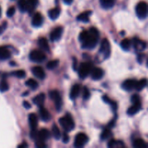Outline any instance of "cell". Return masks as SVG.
Returning a JSON list of instances; mask_svg holds the SVG:
<instances>
[{"mask_svg": "<svg viewBox=\"0 0 148 148\" xmlns=\"http://www.w3.org/2000/svg\"><path fill=\"white\" fill-rule=\"evenodd\" d=\"M52 134H53V136L54 137L55 139H56V140H59V139H60V130H59V128L57 127V125H56V124H53V127H52Z\"/></svg>", "mask_w": 148, "mask_h": 148, "instance_id": "cell-34", "label": "cell"}, {"mask_svg": "<svg viewBox=\"0 0 148 148\" xmlns=\"http://www.w3.org/2000/svg\"><path fill=\"white\" fill-rule=\"evenodd\" d=\"M88 137L87 134L85 133H79L76 135L75 139V143H74V145L75 147H82L88 143Z\"/></svg>", "mask_w": 148, "mask_h": 148, "instance_id": "cell-8", "label": "cell"}, {"mask_svg": "<svg viewBox=\"0 0 148 148\" xmlns=\"http://www.w3.org/2000/svg\"><path fill=\"white\" fill-rule=\"evenodd\" d=\"M39 114H40V116L41 119L44 121H48L51 119V114L49 112L46 108L43 107V106H40V109H39Z\"/></svg>", "mask_w": 148, "mask_h": 148, "instance_id": "cell-18", "label": "cell"}, {"mask_svg": "<svg viewBox=\"0 0 148 148\" xmlns=\"http://www.w3.org/2000/svg\"><path fill=\"white\" fill-rule=\"evenodd\" d=\"M43 19L42 14L40 12L35 13L32 19V25L34 27H40L43 24Z\"/></svg>", "mask_w": 148, "mask_h": 148, "instance_id": "cell-14", "label": "cell"}, {"mask_svg": "<svg viewBox=\"0 0 148 148\" xmlns=\"http://www.w3.org/2000/svg\"><path fill=\"white\" fill-rule=\"evenodd\" d=\"M27 147V145L25 143H23V144L17 146V147L19 148H25V147Z\"/></svg>", "mask_w": 148, "mask_h": 148, "instance_id": "cell-46", "label": "cell"}, {"mask_svg": "<svg viewBox=\"0 0 148 148\" xmlns=\"http://www.w3.org/2000/svg\"><path fill=\"white\" fill-rule=\"evenodd\" d=\"M112 135V133H111V130H110V128H106L105 129V130L103 131L102 134H101V140H108V138H110V137Z\"/></svg>", "mask_w": 148, "mask_h": 148, "instance_id": "cell-35", "label": "cell"}, {"mask_svg": "<svg viewBox=\"0 0 148 148\" xmlns=\"http://www.w3.org/2000/svg\"><path fill=\"white\" fill-rule=\"evenodd\" d=\"M63 33V27L59 26L56 27L51 31L50 34V39L51 41H56L61 38Z\"/></svg>", "mask_w": 148, "mask_h": 148, "instance_id": "cell-9", "label": "cell"}, {"mask_svg": "<svg viewBox=\"0 0 148 148\" xmlns=\"http://www.w3.org/2000/svg\"><path fill=\"white\" fill-rule=\"evenodd\" d=\"M49 97H50L51 99L54 103L56 109L58 111H60L62 109V99L59 91L56 90H53L50 91L49 92Z\"/></svg>", "mask_w": 148, "mask_h": 148, "instance_id": "cell-4", "label": "cell"}, {"mask_svg": "<svg viewBox=\"0 0 148 148\" xmlns=\"http://www.w3.org/2000/svg\"><path fill=\"white\" fill-rule=\"evenodd\" d=\"M46 54L41 50L36 49V50H33V51L30 52V59L33 62L40 63V62H43V61L46 60Z\"/></svg>", "mask_w": 148, "mask_h": 148, "instance_id": "cell-5", "label": "cell"}, {"mask_svg": "<svg viewBox=\"0 0 148 148\" xmlns=\"http://www.w3.org/2000/svg\"><path fill=\"white\" fill-rule=\"evenodd\" d=\"M103 101L105 103L109 104V105L112 107L113 110L116 111V110L117 109V103L115 102V101H112V100H111L108 95H104V96L103 97Z\"/></svg>", "mask_w": 148, "mask_h": 148, "instance_id": "cell-31", "label": "cell"}, {"mask_svg": "<svg viewBox=\"0 0 148 148\" xmlns=\"http://www.w3.org/2000/svg\"><path fill=\"white\" fill-rule=\"evenodd\" d=\"M64 2L65 3V4H72V1H73V0H63Z\"/></svg>", "mask_w": 148, "mask_h": 148, "instance_id": "cell-48", "label": "cell"}, {"mask_svg": "<svg viewBox=\"0 0 148 148\" xmlns=\"http://www.w3.org/2000/svg\"><path fill=\"white\" fill-rule=\"evenodd\" d=\"M99 50V52L103 55L105 59L109 57L110 54H111V45H110V43L108 39H103L102 41H101V47H100Z\"/></svg>", "mask_w": 148, "mask_h": 148, "instance_id": "cell-7", "label": "cell"}, {"mask_svg": "<svg viewBox=\"0 0 148 148\" xmlns=\"http://www.w3.org/2000/svg\"><path fill=\"white\" fill-rule=\"evenodd\" d=\"M25 85L32 90L37 89L38 87V82L36 79H33V78H30V79H27L25 82Z\"/></svg>", "mask_w": 148, "mask_h": 148, "instance_id": "cell-28", "label": "cell"}, {"mask_svg": "<svg viewBox=\"0 0 148 148\" xmlns=\"http://www.w3.org/2000/svg\"><path fill=\"white\" fill-rule=\"evenodd\" d=\"M38 45L40 49L44 51H49V44L48 40L46 38H40L38 40Z\"/></svg>", "mask_w": 148, "mask_h": 148, "instance_id": "cell-23", "label": "cell"}, {"mask_svg": "<svg viewBox=\"0 0 148 148\" xmlns=\"http://www.w3.org/2000/svg\"><path fill=\"white\" fill-rule=\"evenodd\" d=\"M2 30H3V28L1 27H0V34H1V33H2Z\"/></svg>", "mask_w": 148, "mask_h": 148, "instance_id": "cell-49", "label": "cell"}, {"mask_svg": "<svg viewBox=\"0 0 148 148\" xmlns=\"http://www.w3.org/2000/svg\"><path fill=\"white\" fill-rule=\"evenodd\" d=\"M141 108L142 103H133V105L130 106L127 110V114L130 116L135 115L141 110Z\"/></svg>", "mask_w": 148, "mask_h": 148, "instance_id": "cell-17", "label": "cell"}, {"mask_svg": "<svg viewBox=\"0 0 148 148\" xmlns=\"http://www.w3.org/2000/svg\"><path fill=\"white\" fill-rule=\"evenodd\" d=\"M45 99H46V95H45L44 93L41 92V93L36 95V96L33 99V101L36 106L40 107V106H43Z\"/></svg>", "mask_w": 148, "mask_h": 148, "instance_id": "cell-19", "label": "cell"}, {"mask_svg": "<svg viewBox=\"0 0 148 148\" xmlns=\"http://www.w3.org/2000/svg\"><path fill=\"white\" fill-rule=\"evenodd\" d=\"M108 147L109 148H114V147H119L122 148L125 147L124 143L122 141H119V140H116L114 139H111L108 143Z\"/></svg>", "mask_w": 148, "mask_h": 148, "instance_id": "cell-24", "label": "cell"}, {"mask_svg": "<svg viewBox=\"0 0 148 148\" xmlns=\"http://www.w3.org/2000/svg\"><path fill=\"white\" fill-rule=\"evenodd\" d=\"M29 124L31 130H36L38 126V116L36 114H30L28 116Z\"/></svg>", "mask_w": 148, "mask_h": 148, "instance_id": "cell-16", "label": "cell"}, {"mask_svg": "<svg viewBox=\"0 0 148 148\" xmlns=\"http://www.w3.org/2000/svg\"><path fill=\"white\" fill-rule=\"evenodd\" d=\"M32 72L34 75L35 77L40 79H43L46 77V73L45 71L41 66H36L32 69Z\"/></svg>", "mask_w": 148, "mask_h": 148, "instance_id": "cell-13", "label": "cell"}, {"mask_svg": "<svg viewBox=\"0 0 148 148\" xmlns=\"http://www.w3.org/2000/svg\"><path fill=\"white\" fill-rule=\"evenodd\" d=\"M90 96V92L89 90L88 89L87 87H85L83 88V98L85 100H88Z\"/></svg>", "mask_w": 148, "mask_h": 148, "instance_id": "cell-42", "label": "cell"}, {"mask_svg": "<svg viewBox=\"0 0 148 148\" xmlns=\"http://www.w3.org/2000/svg\"><path fill=\"white\" fill-rule=\"evenodd\" d=\"M147 80L146 78H143V79H140V80L137 81V84H136L135 90L137 91H141L147 86Z\"/></svg>", "mask_w": 148, "mask_h": 148, "instance_id": "cell-27", "label": "cell"}, {"mask_svg": "<svg viewBox=\"0 0 148 148\" xmlns=\"http://www.w3.org/2000/svg\"><path fill=\"white\" fill-rule=\"evenodd\" d=\"M36 146L38 148L46 147V145L45 142L43 141V140H38V139L36 140Z\"/></svg>", "mask_w": 148, "mask_h": 148, "instance_id": "cell-40", "label": "cell"}, {"mask_svg": "<svg viewBox=\"0 0 148 148\" xmlns=\"http://www.w3.org/2000/svg\"><path fill=\"white\" fill-rule=\"evenodd\" d=\"M61 13V10L59 7H54L49 10V16L51 20H56L59 17V14Z\"/></svg>", "mask_w": 148, "mask_h": 148, "instance_id": "cell-25", "label": "cell"}, {"mask_svg": "<svg viewBox=\"0 0 148 148\" xmlns=\"http://www.w3.org/2000/svg\"><path fill=\"white\" fill-rule=\"evenodd\" d=\"M131 45L132 42L129 38L123 39L121 42V47L124 50H129V49H130V47H131Z\"/></svg>", "mask_w": 148, "mask_h": 148, "instance_id": "cell-32", "label": "cell"}, {"mask_svg": "<svg viewBox=\"0 0 148 148\" xmlns=\"http://www.w3.org/2000/svg\"><path fill=\"white\" fill-rule=\"evenodd\" d=\"M100 3L104 9L108 10L114 7L115 2H114V0H100Z\"/></svg>", "mask_w": 148, "mask_h": 148, "instance_id": "cell-29", "label": "cell"}, {"mask_svg": "<svg viewBox=\"0 0 148 148\" xmlns=\"http://www.w3.org/2000/svg\"><path fill=\"white\" fill-rule=\"evenodd\" d=\"M82 43V48L92 49L95 47L99 39V32L95 27H91L89 30H82L79 36Z\"/></svg>", "mask_w": 148, "mask_h": 148, "instance_id": "cell-1", "label": "cell"}, {"mask_svg": "<svg viewBox=\"0 0 148 148\" xmlns=\"http://www.w3.org/2000/svg\"><path fill=\"white\" fill-rule=\"evenodd\" d=\"M73 68L75 70L77 69V59L76 58H74V64H73Z\"/></svg>", "mask_w": 148, "mask_h": 148, "instance_id": "cell-47", "label": "cell"}, {"mask_svg": "<svg viewBox=\"0 0 148 148\" xmlns=\"http://www.w3.org/2000/svg\"><path fill=\"white\" fill-rule=\"evenodd\" d=\"M91 14H92V12L90 11V10L83 12L77 16V20L81 22H84V23H88V22H89L90 16Z\"/></svg>", "mask_w": 148, "mask_h": 148, "instance_id": "cell-20", "label": "cell"}, {"mask_svg": "<svg viewBox=\"0 0 148 148\" xmlns=\"http://www.w3.org/2000/svg\"><path fill=\"white\" fill-rule=\"evenodd\" d=\"M11 57V53L4 46H0V59L7 60Z\"/></svg>", "mask_w": 148, "mask_h": 148, "instance_id": "cell-21", "label": "cell"}, {"mask_svg": "<svg viewBox=\"0 0 148 148\" xmlns=\"http://www.w3.org/2000/svg\"><path fill=\"white\" fill-rule=\"evenodd\" d=\"M27 12L32 13L38 4V0H27Z\"/></svg>", "mask_w": 148, "mask_h": 148, "instance_id": "cell-30", "label": "cell"}, {"mask_svg": "<svg viewBox=\"0 0 148 148\" xmlns=\"http://www.w3.org/2000/svg\"><path fill=\"white\" fill-rule=\"evenodd\" d=\"M62 141H63L64 143H68L69 141V137L66 133H64L63 137H62Z\"/></svg>", "mask_w": 148, "mask_h": 148, "instance_id": "cell-43", "label": "cell"}, {"mask_svg": "<svg viewBox=\"0 0 148 148\" xmlns=\"http://www.w3.org/2000/svg\"><path fill=\"white\" fill-rule=\"evenodd\" d=\"M91 77L94 80H99L102 79L104 75V71L100 67H94L92 68L90 72Z\"/></svg>", "mask_w": 148, "mask_h": 148, "instance_id": "cell-10", "label": "cell"}, {"mask_svg": "<svg viewBox=\"0 0 148 148\" xmlns=\"http://www.w3.org/2000/svg\"><path fill=\"white\" fill-rule=\"evenodd\" d=\"M17 5H18V7L20 11L23 12L27 11V0H19Z\"/></svg>", "mask_w": 148, "mask_h": 148, "instance_id": "cell-33", "label": "cell"}, {"mask_svg": "<svg viewBox=\"0 0 148 148\" xmlns=\"http://www.w3.org/2000/svg\"><path fill=\"white\" fill-rule=\"evenodd\" d=\"M131 101L132 103H141V99H140V95L137 94H134L132 96Z\"/></svg>", "mask_w": 148, "mask_h": 148, "instance_id": "cell-39", "label": "cell"}, {"mask_svg": "<svg viewBox=\"0 0 148 148\" xmlns=\"http://www.w3.org/2000/svg\"><path fill=\"white\" fill-rule=\"evenodd\" d=\"M59 61L58 59H55V60H52L51 62H48V64H46V67L49 69H53L59 66Z\"/></svg>", "mask_w": 148, "mask_h": 148, "instance_id": "cell-36", "label": "cell"}, {"mask_svg": "<svg viewBox=\"0 0 148 148\" xmlns=\"http://www.w3.org/2000/svg\"><path fill=\"white\" fill-rule=\"evenodd\" d=\"M133 45L135 50L138 51H143L147 48V43L144 40H140L138 38H134L133 39Z\"/></svg>", "mask_w": 148, "mask_h": 148, "instance_id": "cell-11", "label": "cell"}, {"mask_svg": "<svg viewBox=\"0 0 148 148\" xmlns=\"http://www.w3.org/2000/svg\"><path fill=\"white\" fill-rule=\"evenodd\" d=\"M50 137V132L47 129H41L39 132L37 133V137L36 140L38 139V140H43V141H46Z\"/></svg>", "mask_w": 148, "mask_h": 148, "instance_id": "cell-15", "label": "cell"}, {"mask_svg": "<svg viewBox=\"0 0 148 148\" xmlns=\"http://www.w3.org/2000/svg\"><path fill=\"white\" fill-rule=\"evenodd\" d=\"M80 90H81L80 86H79L78 84H76V85H74V86L72 88V89H71L70 95H70L71 99L74 100L75 99V98H77L79 92H80Z\"/></svg>", "mask_w": 148, "mask_h": 148, "instance_id": "cell-22", "label": "cell"}, {"mask_svg": "<svg viewBox=\"0 0 148 148\" xmlns=\"http://www.w3.org/2000/svg\"><path fill=\"white\" fill-rule=\"evenodd\" d=\"M92 66L90 62H82L78 68V75L81 79H85L90 74Z\"/></svg>", "mask_w": 148, "mask_h": 148, "instance_id": "cell-3", "label": "cell"}, {"mask_svg": "<svg viewBox=\"0 0 148 148\" xmlns=\"http://www.w3.org/2000/svg\"><path fill=\"white\" fill-rule=\"evenodd\" d=\"M115 121H116L115 119H113L112 121H111V122H110L109 124H108V128H112V127H114V124H115Z\"/></svg>", "mask_w": 148, "mask_h": 148, "instance_id": "cell-45", "label": "cell"}, {"mask_svg": "<svg viewBox=\"0 0 148 148\" xmlns=\"http://www.w3.org/2000/svg\"><path fill=\"white\" fill-rule=\"evenodd\" d=\"M136 84H137L136 79H128L122 83V88L125 90L131 91L132 90H135Z\"/></svg>", "mask_w": 148, "mask_h": 148, "instance_id": "cell-12", "label": "cell"}, {"mask_svg": "<svg viewBox=\"0 0 148 148\" xmlns=\"http://www.w3.org/2000/svg\"><path fill=\"white\" fill-rule=\"evenodd\" d=\"M23 106L25 108H27V109H30V108H31V105L30 104V103L27 102V101H25L24 102H23Z\"/></svg>", "mask_w": 148, "mask_h": 148, "instance_id": "cell-44", "label": "cell"}, {"mask_svg": "<svg viewBox=\"0 0 148 148\" xmlns=\"http://www.w3.org/2000/svg\"><path fill=\"white\" fill-rule=\"evenodd\" d=\"M9 88H10V87H9L8 82L6 80L3 79V80L0 82V92H6V91L8 90Z\"/></svg>", "mask_w": 148, "mask_h": 148, "instance_id": "cell-38", "label": "cell"}, {"mask_svg": "<svg viewBox=\"0 0 148 148\" xmlns=\"http://www.w3.org/2000/svg\"><path fill=\"white\" fill-rule=\"evenodd\" d=\"M1 7H0V17H1Z\"/></svg>", "mask_w": 148, "mask_h": 148, "instance_id": "cell-50", "label": "cell"}, {"mask_svg": "<svg viewBox=\"0 0 148 148\" xmlns=\"http://www.w3.org/2000/svg\"><path fill=\"white\" fill-rule=\"evenodd\" d=\"M136 14L140 19L146 18L147 15V4L146 1H140L136 7Z\"/></svg>", "mask_w": 148, "mask_h": 148, "instance_id": "cell-6", "label": "cell"}, {"mask_svg": "<svg viewBox=\"0 0 148 148\" xmlns=\"http://www.w3.org/2000/svg\"><path fill=\"white\" fill-rule=\"evenodd\" d=\"M59 122L66 132H69L75 129V121L69 114H66L64 116L59 119Z\"/></svg>", "mask_w": 148, "mask_h": 148, "instance_id": "cell-2", "label": "cell"}, {"mask_svg": "<svg viewBox=\"0 0 148 148\" xmlns=\"http://www.w3.org/2000/svg\"><path fill=\"white\" fill-rule=\"evenodd\" d=\"M133 147L134 148H147V145L144 140L138 138L133 142Z\"/></svg>", "mask_w": 148, "mask_h": 148, "instance_id": "cell-26", "label": "cell"}, {"mask_svg": "<svg viewBox=\"0 0 148 148\" xmlns=\"http://www.w3.org/2000/svg\"><path fill=\"white\" fill-rule=\"evenodd\" d=\"M12 75L15 76L16 77L20 78V79L25 77L26 76L25 72L24 70H23V69H19V70L14 71V72H13L12 73Z\"/></svg>", "mask_w": 148, "mask_h": 148, "instance_id": "cell-37", "label": "cell"}, {"mask_svg": "<svg viewBox=\"0 0 148 148\" xmlns=\"http://www.w3.org/2000/svg\"><path fill=\"white\" fill-rule=\"evenodd\" d=\"M15 11H16L15 7H13V6H12V7H10V8H9L8 10H7V17H12V16L14 15V13H15Z\"/></svg>", "mask_w": 148, "mask_h": 148, "instance_id": "cell-41", "label": "cell"}]
</instances>
